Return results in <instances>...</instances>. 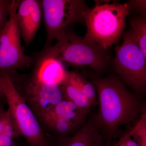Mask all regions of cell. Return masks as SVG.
Returning a JSON list of instances; mask_svg holds the SVG:
<instances>
[{
	"label": "cell",
	"mask_w": 146,
	"mask_h": 146,
	"mask_svg": "<svg viewBox=\"0 0 146 146\" xmlns=\"http://www.w3.org/2000/svg\"><path fill=\"white\" fill-rule=\"evenodd\" d=\"M121 136L124 140L126 146H141L129 135L127 132L123 133Z\"/></svg>",
	"instance_id": "44dd1931"
},
{
	"label": "cell",
	"mask_w": 146,
	"mask_h": 146,
	"mask_svg": "<svg viewBox=\"0 0 146 146\" xmlns=\"http://www.w3.org/2000/svg\"><path fill=\"white\" fill-rule=\"evenodd\" d=\"M2 29H0V35H1V31Z\"/></svg>",
	"instance_id": "d4e9b609"
},
{
	"label": "cell",
	"mask_w": 146,
	"mask_h": 146,
	"mask_svg": "<svg viewBox=\"0 0 146 146\" xmlns=\"http://www.w3.org/2000/svg\"><path fill=\"white\" fill-rule=\"evenodd\" d=\"M3 88L8 104L16 137L22 136L30 146H50L33 112L18 93L6 71L1 72Z\"/></svg>",
	"instance_id": "5b68a950"
},
{
	"label": "cell",
	"mask_w": 146,
	"mask_h": 146,
	"mask_svg": "<svg viewBox=\"0 0 146 146\" xmlns=\"http://www.w3.org/2000/svg\"><path fill=\"white\" fill-rule=\"evenodd\" d=\"M3 108V106H1V105H0V111H1V110Z\"/></svg>",
	"instance_id": "cb8c5ba5"
},
{
	"label": "cell",
	"mask_w": 146,
	"mask_h": 146,
	"mask_svg": "<svg viewBox=\"0 0 146 146\" xmlns=\"http://www.w3.org/2000/svg\"><path fill=\"white\" fill-rule=\"evenodd\" d=\"M41 2L35 0H23L18 5L16 21L21 35L26 44L34 38L41 23Z\"/></svg>",
	"instance_id": "30bf717a"
},
{
	"label": "cell",
	"mask_w": 146,
	"mask_h": 146,
	"mask_svg": "<svg viewBox=\"0 0 146 146\" xmlns=\"http://www.w3.org/2000/svg\"><path fill=\"white\" fill-rule=\"evenodd\" d=\"M86 115L72 102L63 99L42 120L56 133L65 135L81 124Z\"/></svg>",
	"instance_id": "ba28073f"
},
{
	"label": "cell",
	"mask_w": 146,
	"mask_h": 146,
	"mask_svg": "<svg viewBox=\"0 0 146 146\" xmlns=\"http://www.w3.org/2000/svg\"><path fill=\"white\" fill-rule=\"evenodd\" d=\"M99 110L95 117L103 138L104 146H110L120 127L139 118L145 110L138 94L127 89L119 77H94Z\"/></svg>",
	"instance_id": "6da1fadb"
},
{
	"label": "cell",
	"mask_w": 146,
	"mask_h": 146,
	"mask_svg": "<svg viewBox=\"0 0 146 146\" xmlns=\"http://www.w3.org/2000/svg\"><path fill=\"white\" fill-rule=\"evenodd\" d=\"M58 146H104L103 138L95 117Z\"/></svg>",
	"instance_id": "7c38bea8"
},
{
	"label": "cell",
	"mask_w": 146,
	"mask_h": 146,
	"mask_svg": "<svg viewBox=\"0 0 146 146\" xmlns=\"http://www.w3.org/2000/svg\"><path fill=\"white\" fill-rule=\"evenodd\" d=\"M8 116H7V119L6 121L3 133L13 139V138H16V133H15V129H14L13 123H12V120L11 119L8 111Z\"/></svg>",
	"instance_id": "ac0fdd59"
},
{
	"label": "cell",
	"mask_w": 146,
	"mask_h": 146,
	"mask_svg": "<svg viewBox=\"0 0 146 146\" xmlns=\"http://www.w3.org/2000/svg\"><path fill=\"white\" fill-rule=\"evenodd\" d=\"M128 134L141 146H146V113L144 111Z\"/></svg>",
	"instance_id": "9a60e30c"
},
{
	"label": "cell",
	"mask_w": 146,
	"mask_h": 146,
	"mask_svg": "<svg viewBox=\"0 0 146 146\" xmlns=\"http://www.w3.org/2000/svg\"><path fill=\"white\" fill-rule=\"evenodd\" d=\"M110 146H126L124 140L122 136H120L119 141L116 143L114 144L113 145H110Z\"/></svg>",
	"instance_id": "603a6c76"
},
{
	"label": "cell",
	"mask_w": 146,
	"mask_h": 146,
	"mask_svg": "<svg viewBox=\"0 0 146 146\" xmlns=\"http://www.w3.org/2000/svg\"><path fill=\"white\" fill-rule=\"evenodd\" d=\"M15 146V145H14V146Z\"/></svg>",
	"instance_id": "484cf974"
},
{
	"label": "cell",
	"mask_w": 146,
	"mask_h": 146,
	"mask_svg": "<svg viewBox=\"0 0 146 146\" xmlns=\"http://www.w3.org/2000/svg\"><path fill=\"white\" fill-rule=\"evenodd\" d=\"M132 29L144 55L146 56V21L145 17H139L130 21Z\"/></svg>",
	"instance_id": "2e32d148"
},
{
	"label": "cell",
	"mask_w": 146,
	"mask_h": 146,
	"mask_svg": "<svg viewBox=\"0 0 146 146\" xmlns=\"http://www.w3.org/2000/svg\"><path fill=\"white\" fill-rule=\"evenodd\" d=\"M60 86L64 99L72 102L87 115L94 106L76 85L68 72L66 80Z\"/></svg>",
	"instance_id": "4fadbf2b"
},
{
	"label": "cell",
	"mask_w": 146,
	"mask_h": 146,
	"mask_svg": "<svg viewBox=\"0 0 146 146\" xmlns=\"http://www.w3.org/2000/svg\"><path fill=\"white\" fill-rule=\"evenodd\" d=\"M112 63L119 78L138 95L146 87V56L132 29L125 33L123 42L115 48Z\"/></svg>",
	"instance_id": "277c9868"
},
{
	"label": "cell",
	"mask_w": 146,
	"mask_h": 146,
	"mask_svg": "<svg viewBox=\"0 0 146 146\" xmlns=\"http://www.w3.org/2000/svg\"><path fill=\"white\" fill-rule=\"evenodd\" d=\"M73 81L82 94L94 106L96 104L98 97L96 90L94 84L90 82L82 76L74 72H68Z\"/></svg>",
	"instance_id": "5bb4252c"
},
{
	"label": "cell",
	"mask_w": 146,
	"mask_h": 146,
	"mask_svg": "<svg viewBox=\"0 0 146 146\" xmlns=\"http://www.w3.org/2000/svg\"><path fill=\"white\" fill-rule=\"evenodd\" d=\"M132 7L131 3L96 4L84 15L87 41L108 50L119 42L125 26V19Z\"/></svg>",
	"instance_id": "7a4b0ae2"
},
{
	"label": "cell",
	"mask_w": 146,
	"mask_h": 146,
	"mask_svg": "<svg viewBox=\"0 0 146 146\" xmlns=\"http://www.w3.org/2000/svg\"><path fill=\"white\" fill-rule=\"evenodd\" d=\"M13 138L4 133L0 134V146H13Z\"/></svg>",
	"instance_id": "ffe728a7"
},
{
	"label": "cell",
	"mask_w": 146,
	"mask_h": 146,
	"mask_svg": "<svg viewBox=\"0 0 146 146\" xmlns=\"http://www.w3.org/2000/svg\"><path fill=\"white\" fill-rule=\"evenodd\" d=\"M21 1H11L9 18L0 35V72L28 67L32 62L21 45L16 15Z\"/></svg>",
	"instance_id": "52a82bcc"
},
{
	"label": "cell",
	"mask_w": 146,
	"mask_h": 146,
	"mask_svg": "<svg viewBox=\"0 0 146 146\" xmlns=\"http://www.w3.org/2000/svg\"><path fill=\"white\" fill-rule=\"evenodd\" d=\"M68 72L62 62L45 53L38 63L34 79L42 83L60 86L66 80Z\"/></svg>",
	"instance_id": "8fae6325"
},
{
	"label": "cell",
	"mask_w": 146,
	"mask_h": 146,
	"mask_svg": "<svg viewBox=\"0 0 146 146\" xmlns=\"http://www.w3.org/2000/svg\"><path fill=\"white\" fill-rule=\"evenodd\" d=\"M63 99L60 86L34 79L28 90V101L33 112L44 119Z\"/></svg>",
	"instance_id": "9c48e42d"
},
{
	"label": "cell",
	"mask_w": 146,
	"mask_h": 146,
	"mask_svg": "<svg viewBox=\"0 0 146 146\" xmlns=\"http://www.w3.org/2000/svg\"><path fill=\"white\" fill-rule=\"evenodd\" d=\"M4 98H5V97L3 88L2 78L0 75V100Z\"/></svg>",
	"instance_id": "7402d4cb"
},
{
	"label": "cell",
	"mask_w": 146,
	"mask_h": 146,
	"mask_svg": "<svg viewBox=\"0 0 146 146\" xmlns=\"http://www.w3.org/2000/svg\"><path fill=\"white\" fill-rule=\"evenodd\" d=\"M8 114L7 110H5L3 108L0 111V134L3 132Z\"/></svg>",
	"instance_id": "d6986e66"
},
{
	"label": "cell",
	"mask_w": 146,
	"mask_h": 146,
	"mask_svg": "<svg viewBox=\"0 0 146 146\" xmlns=\"http://www.w3.org/2000/svg\"><path fill=\"white\" fill-rule=\"evenodd\" d=\"M52 46L46 48V54L68 66L87 67L98 73L106 70L111 54L96 44L89 42L72 31H66Z\"/></svg>",
	"instance_id": "3957f363"
},
{
	"label": "cell",
	"mask_w": 146,
	"mask_h": 146,
	"mask_svg": "<svg viewBox=\"0 0 146 146\" xmlns=\"http://www.w3.org/2000/svg\"><path fill=\"white\" fill-rule=\"evenodd\" d=\"M11 1L0 0V29L5 25L9 18Z\"/></svg>",
	"instance_id": "e0dca14e"
},
{
	"label": "cell",
	"mask_w": 146,
	"mask_h": 146,
	"mask_svg": "<svg viewBox=\"0 0 146 146\" xmlns=\"http://www.w3.org/2000/svg\"><path fill=\"white\" fill-rule=\"evenodd\" d=\"M41 5L44 13L47 39L46 46L50 47L67 31L74 23L85 25L84 15L89 8L82 0H43Z\"/></svg>",
	"instance_id": "8992f818"
}]
</instances>
